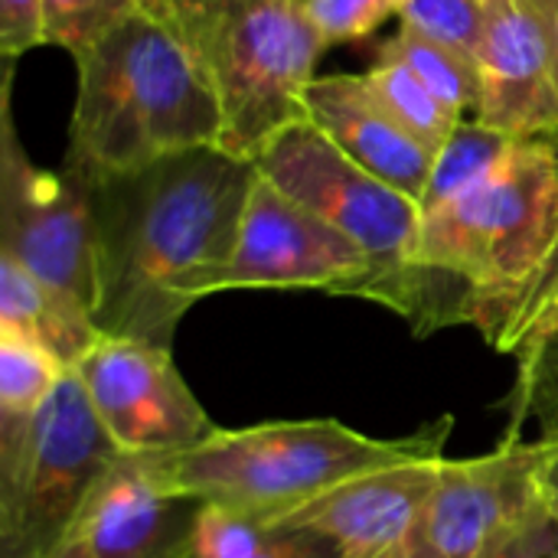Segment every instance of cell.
<instances>
[{
  "mask_svg": "<svg viewBox=\"0 0 558 558\" xmlns=\"http://www.w3.org/2000/svg\"><path fill=\"white\" fill-rule=\"evenodd\" d=\"M369 278L366 252L340 229L255 177L235 248L216 271L209 294L239 288H320L356 298Z\"/></svg>",
  "mask_w": 558,
  "mask_h": 558,
  "instance_id": "30bf717a",
  "label": "cell"
},
{
  "mask_svg": "<svg viewBox=\"0 0 558 558\" xmlns=\"http://www.w3.org/2000/svg\"><path fill=\"white\" fill-rule=\"evenodd\" d=\"M441 461H409L360 474L284 517L275 530L327 536L343 558H399Z\"/></svg>",
  "mask_w": 558,
  "mask_h": 558,
  "instance_id": "4fadbf2b",
  "label": "cell"
},
{
  "mask_svg": "<svg viewBox=\"0 0 558 558\" xmlns=\"http://www.w3.org/2000/svg\"><path fill=\"white\" fill-rule=\"evenodd\" d=\"M317 29L330 43H353L369 36L389 13H399L402 0H304Z\"/></svg>",
  "mask_w": 558,
  "mask_h": 558,
  "instance_id": "484cf974",
  "label": "cell"
},
{
  "mask_svg": "<svg viewBox=\"0 0 558 558\" xmlns=\"http://www.w3.org/2000/svg\"><path fill=\"white\" fill-rule=\"evenodd\" d=\"M513 137L487 128L484 121H461L448 144L438 150L432 180L425 186V196L418 203V213H432L454 196L468 193L481 180H487L513 150Z\"/></svg>",
  "mask_w": 558,
  "mask_h": 558,
  "instance_id": "ac0fdd59",
  "label": "cell"
},
{
  "mask_svg": "<svg viewBox=\"0 0 558 558\" xmlns=\"http://www.w3.org/2000/svg\"><path fill=\"white\" fill-rule=\"evenodd\" d=\"M255 177V163L199 147L92 183L101 337L173 347L235 248Z\"/></svg>",
  "mask_w": 558,
  "mask_h": 558,
  "instance_id": "6da1fadb",
  "label": "cell"
},
{
  "mask_svg": "<svg viewBox=\"0 0 558 558\" xmlns=\"http://www.w3.org/2000/svg\"><path fill=\"white\" fill-rule=\"evenodd\" d=\"M82 383L65 373L43 409L33 451L0 490V558H52L118 458Z\"/></svg>",
  "mask_w": 558,
  "mask_h": 558,
  "instance_id": "52a82bcc",
  "label": "cell"
},
{
  "mask_svg": "<svg viewBox=\"0 0 558 558\" xmlns=\"http://www.w3.org/2000/svg\"><path fill=\"white\" fill-rule=\"evenodd\" d=\"M451 428V415L402 438H369L330 418L265 422L216 428L190 451L141 458V464L163 494L229 507L278 526L360 474L445 458Z\"/></svg>",
  "mask_w": 558,
  "mask_h": 558,
  "instance_id": "277c9868",
  "label": "cell"
},
{
  "mask_svg": "<svg viewBox=\"0 0 558 558\" xmlns=\"http://www.w3.org/2000/svg\"><path fill=\"white\" fill-rule=\"evenodd\" d=\"M553 340H558V239L546 265L526 288L497 353L517 356L523 366L533 363Z\"/></svg>",
  "mask_w": 558,
  "mask_h": 558,
  "instance_id": "ffe728a7",
  "label": "cell"
},
{
  "mask_svg": "<svg viewBox=\"0 0 558 558\" xmlns=\"http://www.w3.org/2000/svg\"><path fill=\"white\" fill-rule=\"evenodd\" d=\"M65 170L88 183L144 170L170 154L219 147L222 114L203 69L154 10H134L75 56Z\"/></svg>",
  "mask_w": 558,
  "mask_h": 558,
  "instance_id": "3957f363",
  "label": "cell"
},
{
  "mask_svg": "<svg viewBox=\"0 0 558 558\" xmlns=\"http://www.w3.org/2000/svg\"><path fill=\"white\" fill-rule=\"evenodd\" d=\"M366 82L373 95L383 101V108L415 137L422 141L435 157L461 124V114H454L399 56L389 49H379L376 65L366 72Z\"/></svg>",
  "mask_w": 558,
  "mask_h": 558,
  "instance_id": "e0dca14e",
  "label": "cell"
},
{
  "mask_svg": "<svg viewBox=\"0 0 558 558\" xmlns=\"http://www.w3.org/2000/svg\"><path fill=\"white\" fill-rule=\"evenodd\" d=\"M481 558H553V520L543 490L490 536Z\"/></svg>",
  "mask_w": 558,
  "mask_h": 558,
  "instance_id": "d4e9b609",
  "label": "cell"
},
{
  "mask_svg": "<svg viewBox=\"0 0 558 558\" xmlns=\"http://www.w3.org/2000/svg\"><path fill=\"white\" fill-rule=\"evenodd\" d=\"M72 373L121 454H180L219 428L163 347L101 337Z\"/></svg>",
  "mask_w": 558,
  "mask_h": 558,
  "instance_id": "9c48e42d",
  "label": "cell"
},
{
  "mask_svg": "<svg viewBox=\"0 0 558 558\" xmlns=\"http://www.w3.org/2000/svg\"><path fill=\"white\" fill-rule=\"evenodd\" d=\"M307 118L360 167L422 203L435 154L415 141L373 95L366 75H320L304 92Z\"/></svg>",
  "mask_w": 558,
  "mask_h": 558,
  "instance_id": "9a60e30c",
  "label": "cell"
},
{
  "mask_svg": "<svg viewBox=\"0 0 558 558\" xmlns=\"http://www.w3.org/2000/svg\"><path fill=\"white\" fill-rule=\"evenodd\" d=\"M383 49L399 56L454 114L481 105V69L464 52L409 26H399V33Z\"/></svg>",
  "mask_w": 558,
  "mask_h": 558,
  "instance_id": "d6986e66",
  "label": "cell"
},
{
  "mask_svg": "<svg viewBox=\"0 0 558 558\" xmlns=\"http://www.w3.org/2000/svg\"><path fill=\"white\" fill-rule=\"evenodd\" d=\"M203 69L222 114L219 150L255 163L304 121V92L327 49L304 0H160L154 7Z\"/></svg>",
  "mask_w": 558,
  "mask_h": 558,
  "instance_id": "5b68a950",
  "label": "cell"
},
{
  "mask_svg": "<svg viewBox=\"0 0 558 558\" xmlns=\"http://www.w3.org/2000/svg\"><path fill=\"white\" fill-rule=\"evenodd\" d=\"M539 7H543V13L549 16V26H553V33H556V43H558V0H536Z\"/></svg>",
  "mask_w": 558,
  "mask_h": 558,
  "instance_id": "f1b7e54d",
  "label": "cell"
},
{
  "mask_svg": "<svg viewBox=\"0 0 558 558\" xmlns=\"http://www.w3.org/2000/svg\"><path fill=\"white\" fill-rule=\"evenodd\" d=\"M196 500L163 494L141 458L118 454L69 539L85 558H180L196 520Z\"/></svg>",
  "mask_w": 558,
  "mask_h": 558,
  "instance_id": "5bb4252c",
  "label": "cell"
},
{
  "mask_svg": "<svg viewBox=\"0 0 558 558\" xmlns=\"http://www.w3.org/2000/svg\"><path fill=\"white\" fill-rule=\"evenodd\" d=\"M255 170L366 252L369 278L356 298L376 301L405 320L415 317L418 275L412 258L422 219L415 199L360 167L311 118L275 134Z\"/></svg>",
  "mask_w": 558,
  "mask_h": 558,
  "instance_id": "8992f818",
  "label": "cell"
},
{
  "mask_svg": "<svg viewBox=\"0 0 558 558\" xmlns=\"http://www.w3.org/2000/svg\"><path fill=\"white\" fill-rule=\"evenodd\" d=\"M543 445L517 432L490 454L438 468L399 558H481L490 536L533 497H539Z\"/></svg>",
  "mask_w": 558,
  "mask_h": 558,
  "instance_id": "8fae6325",
  "label": "cell"
},
{
  "mask_svg": "<svg viewBox=\"0 0 558 558\" xmlns=\"http://www.w3.org/2000/svg\"><path fill=\"white\" fill-rule=\"evenodd\" d=\"M477 121L513 137L558 134V43L536 0H487Z\"/></svg>",
  "mask_w": 558,
  "mask_h": 558,
  "instance_id": "7c38bea8",
  "label": "cell"
},
{
  "mask_svg": "<svg viewBox=\"0 0 558 558\" xmlns=\"http://www.w3.org/2000/svg\"><path fill=\"white\" fill-rule=\"evenodd\" d=\"M558 239V163L549 141H517L477 186L422 213L415 239L418 337L471 324L497 350Z\"/></svg>",
  "mask_w": 558,
  "mask_h": 558,
  "instance_id": "7a4b0ae2",
  "label": "cell"
},
{
  "mask_svg": "<svg viewBox=\"0 0 558 558\" xmlns=\"http://www.w3.org/2000/svg\"><path fill=\"white\" fill-rule=\"evenodd\" d=\"M549 141V147H553V154H556V163H558V134H553V137H546Z\"/></svg>",
  "mask_w": 558,
  "mask_h": 558,
  "instance_id": "4dcf8cb0",
  "label": "cell"
},
{
  "mask_svg": "<svg viewBox=\"0 0 558 558\" xmlns=\"http://www.w3.org/2000/svg\"><path fill=\"white\" fill-rule=\"evenodd\" d=\"M52 558H85V553H82V546H78L75 539H65V543L59 546V553Z\"/></svg>",
  "mask_w": 558,
  "mask_h": 558,
  "instance_id": "f546056e",
  "label": "cell"
},
{
  "mask_svg": "<svg viewBox=\"0 0 558 558\" xmlns=\"http://www.w3.org/2000/svg\"><path fill=\"white\" fill-rule=\"evenodd\" d=\"M255 558H343L340 549L317 533L307 530H278L275 539L268 543L265 553H258Z\"/></svg>",
  "mask_w": 558,
  "mask_h": 558,
  "instance_id": "83f0119b",
  "label": "cell"
},
{
  "mask_svg": "<svg viewBox=\"0 0 558 558\" xmlns=\"http://www.w3.org/2000/svg\"><path fill=\"white\" fill-rule=\"evenodd\" d=\"M0 141V255L92 314L98 304V239L92 183L72 170L36 167L16 141L10 69L3 78Z\"/></svg>",
  "mask_w": 558,
  "mask_h": 558,
  "instance_id": "ba28073f",
  "label": "cell"
},
{
  "mask_svg": "<svg viewBox=\"0 0 558 558\" xmlns=\"http://www.w3.org/2000/svg\"><path fill=\"white\" fill-rule=\"evenodd\" d=\"M157 3L160 0H46V43L69 49L75 59L114 23Z\"/></svg>",
  "mask_w": 558,
  "mask_h": 558,
  "instance_id": "603a6c76",
  "label": "cell"
},
{
  "mask_svg": "<svg viewBox=\"0 0 558 558\" xmlns=\"http://www.w3.org/2000/svg\"><path fill=\"white\" fill-rule=\"evenodd\" d=\"M275 526L216 504H199L180 558H255L275 539Z\"/></svg>",
  "mask_w": 558,
  "mask_h": 558,
  "instance_id": "44dd1931",
  "label": "cell"
},
{
  "mask_svg": "<svg viewBox=\"0 0 558 558\" xmlns=\"http://www.w3.org/2000/svg\"><path fill=\"white\" fill-rule=\"evenodd\" d=\"M520 392L523 402H517V412H526L533 402L543 418V471H539V487L543 500L549 507L553 520V558H558V386H549L546 376H520Z\"/></svg>",
  "mask_w": 558,
  "mask_h": 558,
  "instance_id": "cb8c5ba5",
  "label": "cell"
},
{
  "mask_svg": "<svg viewBox=\"0 0 558 558\" xmlns=\"http://www.w3.org/2000/svg\"><path fill=\"white\" fill-rule=\"evenodd\" d=\"M46 43V0H0V49L13 62Z\"/></svg>",
  "mask_w": 558,
  "mask_h": 558,
  "instance_id": "4316f807",
  "label": "cell"
},
{
  "mask_svg": "<svg viewBox=\"0 0 558 558\" xmlns=\"http://www.w3.org/2000/svg\"><path fill=\"white\" fill-rule=\"evenodd\" d=\"M0 330L43 347L69 373L101 340L92 314L46 288L10 255H0Z\"/></svg>",
  "mask_w": 558,
  "mask_h": 558,
  "instance_id": "2e32d148",
  "label": "cell"
},
{
  "mask_svg": "<svg viewBox=\"0 0 558 558\" xmlns=\"http://www.w3.org/2000/svg\"><path fill=\"white\" fill-rule=\"evenodd\" d=\"M399 16L402 26L418 29L477 62L487 26V0H402Z\"/></svg>",
  "mask_w": 558,
  "mask_h": 558,
  "instance_id": "7402d4cb",
  "label": "cell"
}]
</instances>
